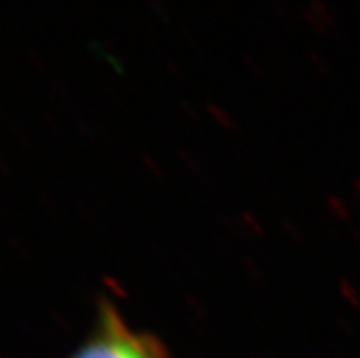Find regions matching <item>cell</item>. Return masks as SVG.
<instances>
[{
  "label": "cell",
  "mask_w": 360,
  "mask_h": 358,
  "mask_svg": "<svg viewBox=\"0 0 360 358\" xmlns=\"http://www.w3.org/2000/svg\"><path fill=\"white\" fill-rule=\"evenodd\" d=\"M68 358H172L158 336L136 329L112 302L103 300L86 340Z\"/></svg>",
  "instance_id": "cell-1"
}]
</instances>
